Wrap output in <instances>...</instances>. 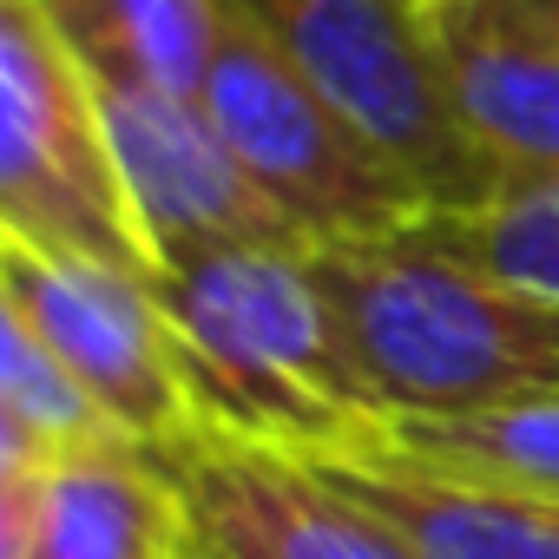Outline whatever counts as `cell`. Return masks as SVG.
I'll return each instance as SVG.
<instances>
[{"label": "cell", "mask_w": 559, "mask_h": 559, "mask_svg": "<svg viewBox=\"0 0 559 559\" xmlns=\"http://www.w3.org/2000/svg\"><path fill=\"white\" fill-rule=\"evenodd\" d=\"M408 8H415V14H428V21H435V14H448V8H461V0H408Z\"/></svg>", "instance_id": "obj_16"}, {"label": "cell", "mask_w": 559, "mask_h": 559, "mask_svg": "<svg viewBox=\"0 0 559 559\" xmlns=\"http://www.w3.org/2000/svg\"><path fill=\"white\" fill-rule=\"evenodd\" d=\"M99 441H132L86 395V382L14 317H0V454L60 461Z\"/></svg>", "instance_id": "obj_14"}, {"label": "cell", "mask_w": 559, "mask_h": 559, "mask_svg": "<svg viewBox=\"0 0 559 559\" xmlns=\"http://www.w3.org/2000/svg\"><path fill=\"white\" fill-rule=\"evenodd\" d=\"M382 448L480 480V487H513L559 500V402H520V408H487V415H415V421H382Z\"/></svg>", "instance_id": "obj_13"}, {"label": "cell", "mask_w": 559, "mask_h": 559, "mask_svg": "<svg viewBox=\"0 0 559 559\" xmlns=\"http://www.w3.org/2000/svg\"><path fill=\"white\" fill-rule=\"evenodd\" d=\"M237 8L421 198L428 217H461L507 191L500 165L474 145L454 106L435 21L408 0H237Z\"/></svg>", "instance_id": "obj_3"}, {"label": "cell", "mask_w": 559, "mask_h": 559, "mask_svg": "<svg viewBox=\"0 0 559 559\" xmlns=\"http://www.w3.org/2000/svg\"><path fill=\"white\" fill-rule=\"evenodd\" d=\"M297 461H310L369 513H382L415 559H559V500L421 467L382 448L376 428L349 448H323Z\"/></svg>", "instance_id": "obj_11"}, {"label": "cell", "mask_w": 559, "mask_h": 559, "mask_svg": "<svg viewBox=\"0 0 559 559\" xmlns=\"http://www.w3.org/2000/svg\"><path fill=\"white\" fill-rule=\"evenodd\" d=\"M204 533L165 454L99 441L60 461L0 454V559H198Z\"/></svg>", "instance_id": "obj_8"}, {"label": "cell", "mask_w": 559, "mask_h": 559, "mask_svg": "<svg viewBox=\"0 0 559 559\" xmlns=\"http://www.w3.org/2000/svg\"><path fill=\"white\" fill-rule=\"evenodd\" d=\"M0 317L27 323L139 448L171 454L204 435L171 317L145 276L0 230Z\"/></svg>", "instance_id": "obj_6"}, {"label": "cell", "mask_w": 559, "mask_h": 559, "mask_svg": "<svg viewBox=\"0 0 559 559\" xmlns=\"http://www.w3.org/2000/svg\"><path fill=\"white\" fill-rule=\"evenodd\" d=\"M0 230L158 284L99 93L40 0H0Z\"/></svg>", "instance_id": "obj_4"}, {"label": "cell", "mask_w": 559, "mask_h": 559, "mask_svg": "<svg viewBox=\"0 0 559 559\" xmlns=\"http://www.w3.org/2000/svg\"><path fill=\"white\" fill-rule=\"evenodd\" d=\"M158 304L211 435L323 454L389 421L304 243L185 257L158 276Z\"/></svg>", "instance_id": "obj_1"}, {"label": "cell", "mask_w": 559, "mask_h": 559, "mask_svg": "<svg viewBox=\"0 0 559 559\" xmlns=\"http://www.w3.org/2000/svg\"><path fill=\"white\" fill-rule=\"evenodd\" d=\"M198 559H217V552H211V546H204V552H198Z\"/></svg>", "instance_id": "obj_17"}, {"label": "cell", "mask_w": 559, "mask_h": 559, "mask_svg": "<svg viewBox=\"0 0 559 559\" xmlns=\"http://www.w3.org/2000/svg\"><path fill=\"white\" fill-rule=\"evenodd\" d=\"M67 53L112 86L204 99L237 0H40Z\"/></svg>", "instance_id": "obj_12"}, {"label": "cell", "mask_w": 559, "mask_h": 559, "mask_svg": "<svg viewBox=\"0 0 559 559\" xmlns=\"http://www.w3.org/2000/svg\"><path fill=\"white\" fill-rule=\"evenodd\" d=\"M204 106L237 165L310 250L389 237L428 217L421 198L349 132V119L243 21V8L217 47Z\"/></svg>", "instance_id": "obj_5"}, {"label": "cell", "mask_w": 559, "mask_h": 559, "mask_svg": "<svg viewBox=\"0 0 559 559\" xmlns=\"http://www.w3.org/2000/svg\"><path fill=\"white\" fill-rule=\"evenodd\" d=\"M421 237L493 276L500 290L559 317V178L507 185L493 204L461 217H421Z\"/></svg>", "instance_id": "obj_15"}, {"label": "cell", "mask_w": 559, "mask_h": 559, "mask_svg": "<svg viewBox=\"0 0 559 559\" xmlns=\"http://www.w3.org/2000/svg\"><path fill=\"white\" fill-rule=\"evenodd\" d=\"M93 93H99L106 132H112V152H119L139 230H145V243L158 257V276L171 263H185V257H204V250L304 243L284 224V211L257 191V178L237 165V152L217 132L204 99L112 86V80H93Z\"/></svg>", "instance_id": "obj_7"}, {"label": "cell", "mask_w": 559, "mask_h": 559, "mask_svg": "<svg viewBox=\"0 0 559 559\" xmlns=\"http://www.w3.org/2000/svg\"><path fill=\"white\" fill-rule=\"evenodd\" d=\"M454 106L507 185L559 178V8L461 0L435 14Z\"/></svg>", "instance_id": "obj_10"}, {"label": "cell", "mask_w": 559, "mask_h": 559, "mask_svg": "<svg viewBox=\"0 0 559 559\" xmlns=\"http://www.w3.org/2000/svg\"><path fill=\"white\" fill-rule=\"evenodd\" d=\"M165 461L217 559H415L382 513L297 454L204 428Z\"/></svg>", "instance_id": "obj_9"}, {"label": "cell", "mask_w": 559, "mask_h": 559, "mask_svg": "<svg viewBox=\"0 0 559 559\" xmlns=\"http://www.w3.org/2000/svg\"><path fill=\"white\" fill-rule=\"evenodd\" d=\"M389 421L559 402V317L448 257L421 224L310 250Z\"/></svg>", "instance_id": "obj_2"}]
</instances>
